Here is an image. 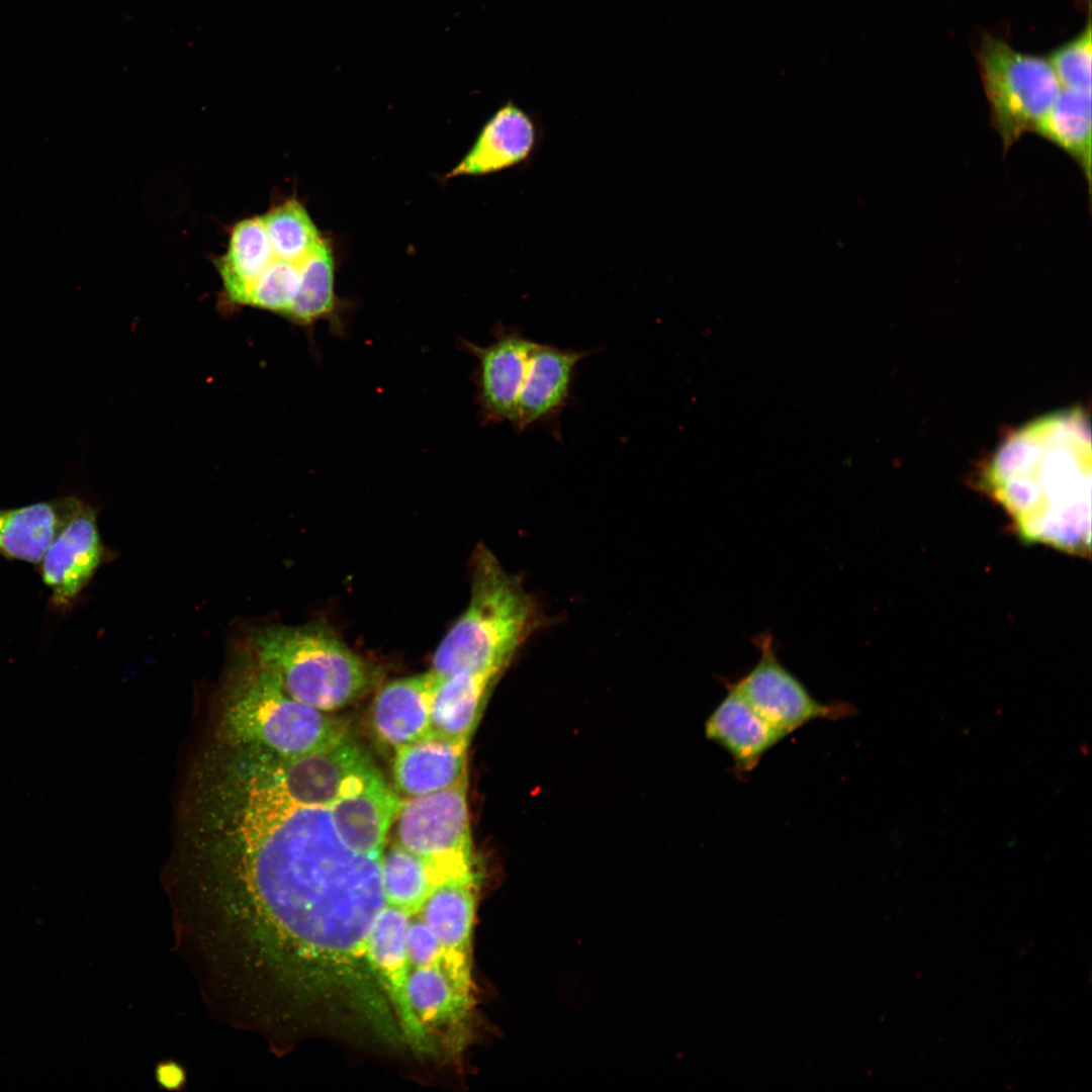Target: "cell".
I'll return each mask as SVG.
<instances>
[{
  "mask_svg": "<svg viewBox=\"0 0 1092 1092\" xmlns=\"http://www.w3.org/2000/svg\"><path fill=\"white\" fill-rule=\"evenodd\" d=\"M467 784L400 800L392 842L426 858H472Z\"/></svg>",
  "mask_w": 1092,
  "mask_h": 1092,
  "instance_id": "9c48e42d",
  "label": "cell"
},
{
  "mask_svg": "<svg viewBox=\"0 0 1092 1092\" xmlns=\"http://www.w3.org/2000/svg\"><path fill=\"white\" fill-rule=\"evenodd\" d=\"M1091 430L1080 407L1032 420L1007 436L980 485L1019 538L1073 555L1091 549Z\"/></svg>",
  "mask_w": 1092,
  "mask_h": 1092,
  "instance_id": "7a4b0ae2",
  "label": "cell"
},
{
  "mask_svg": "<svg viewBox=\"0 0 1092 1092\" xmlns=\"http://www.w3.org/2000/svg\"><path fill=\"white\" fill-rule=\"evenodd\" d=\"M229 712L239 736L279 759L320 749L348 732L343 720L288 696L245 644Z\"/></svg>",
  "mask_w": 1092,
  "mask_h": 1092,
  "instance_id": "5b68a950",
  "label": "cell"
},
{
  "mask_svg": "<svg viewBox=\"0 0 1092 1092\" xmlns=\"http://www.w3.org/2000/svg\"><path fill=\"white\" fill-rule=\"evenodd\" d=\"M493 337L486 346L464 342V347L477 359L474 381L482 421L513 425L534 341L518 328L503 325L495 327Z\"/></svg>",
  "mask_w": 1092,
  "mask_h": 1092,
  "instance_id": "30bf717a",
  "label": "cell"
},
{
  "mask_svg": "<svg viewBox=\"0 0 1092 1092\" xmlns=\"http://www.w3.org/2000/svg\"><path fill=\"white\" fill-rule=\"evenodd\" d=\"M705 734L731 756L737 777L754 769L763 755L788 736L753 711L731 684L707 718Z\"/></svg>",
  "mask_w": 1092,
  "mask_h": 1092,
  "instance_id": "e0dca14e",
  "label": "cell"
},
{
  "mask_svg": "<svg viewBox=\"0 0 1092 1092\" xmlns=\"http://www.w3.org/2000/svg\"><path fill=\"white\" fill-rule=\"evenodd\" d=\"M408 996L429 1036L433 1029L462 1025L473 1006L472 993L457 986L440 966L411 969Z\"/></svg>",
  "mask_w": 1092,
  "mask_h": 1092,
  "instance_id": "d4e9b609",
  "label": "cell"
},
{
  "mask_svg": "<svg viewBox=\"0 0 1092 1092\" xmlns=\"http://www.w3.org/2000/svg\"><path fill=\"white\" fill-rule=\"evenodd\" d=\"M275 258L299 264L322 240L305 207L284 201L261 216Z\"/></svg>",
  "mask_w": 1092,
  "mask_h": 1092,
  "instance_id": "4316f807",
  "label": "cell"
},
{
  "mask_svg": "<svg viewBox=\"0 0 1092 1092\" xmlns=\"http://www.w3.org/2000/svg\"><path fill=\"white\" fill-rule=\"evenodd\" d=\"M495 680L465 672L435 673L429 704L430 734L468 743Z\"/></svg>",
  "mask_w": 1092,
  "mask_h": 1092,
  "instance_id": "44dd1931",
  "label": "cell"
},
{
  "mask_svg": "<svg viewBox=\"0 0 1092 1092\" xmlns=\"http://www.w3.org/2000/svg\"><path fill=\"white\" fill-rule=\"evenodd\" d=\"M103 557L95 511L77 498L40 561L41 576L52 592L53 605L70 607L88 584Z\"/></svg>",
  "mask_w": 1092,
  "mask_h": 1092,
  "instance_id": "4fadbf2b",
  "label": "cell"
},
{
  "mask_svg": "<svg viewBox=\"0 0 1092 1092\" xmlns=\"http://www.w3.org/2000/svg\"><path fill=\"white\" fill-rule=\"evenodd\" d=\"M274 258L261 216L239 221L217 263L226 298L246 305L253 286Z\"/></svg>",
  "mask_w": 1092,
  "mask_h": 1092,
  "instance_id": "cb8c5ba5",
  "label": "cell"
},
{
  "mask_svg": "<svg viewBox=\"0 0 1092 1092\" xmlns=\"http://www.w3.org/2000/svg\"><path fill=\"white\" fill-rule=\"evenodd\" d=\"M242 871L252 929L278 974L298 988L381 989L366 956L386 906L380 858L339 836L326 807L272 800L240 827ZM377 1003V1002H376Z\"/></svg>",
  "mask_w": 1092,
  "mask_h": 1092,
  "instance_id": "6da1fadb",
  "label": "cell"
},
{
  "mask_svg": "<svg viewBox=\"0 0 1092 1092\" xmlns=\"http://www.w3.org/2000/svg\"><path fill=\"white\" fill-rule=\"evenodd\" d=\"M279 760L266 775L285 797L303 806L329 808L380 772L348 732L325 747Z\"/></svg>",
  "mask_w": 1092,
  "mask_h": 1092,
  "instance_id": "52a82bcc",
  "label": "cell"
},
{
  "mask_svg": "<svg viewBox=\"0 0 1092 1092\" xmlns=\"http://www.w3.org/2000/svg\"><path fill=\"white\" fill-rule=\"evenodd\" d=\"M299 281V264L274 258L253 286L246 305L287 316Z\"/></svg>",
  "mask_w": 1092,
  "mask_h": 1092,
  "instance_id": "83f0119b",
  "label": "cell"
},
{
  "mask_svg": "<svg viewBox=\"0 0 1092 1092\" xmlns=\"http://www.w3.org/2000/svg\"><path fill=\"white\" fill-rule=\"evenodd\" d=\"M399 803L378 772L328 809L339 836L349 847L380 858Z\"/></svg>",
  "mask_w": 1092,
  "mask_h": 1092,
  "instance_id": "2e32d148",
  "label": "cell"
},
{
  "mask_svg": "<svg viewBox=\"0 0 1092 1092\" xmlns=\"http://www.w3.org/2000/svg\"><path fill=\"white\" fill-rule=\"evenodd\" d=\"M410 915L386 905L370 932L367 961L390 1004L406 1042L422 1054L434 1052V1043L416 1016L408 996L411 966L405 935Z\"/></svg>",
  "mask_w": 1092,
  "mask_h": 1092,
  "instance_id": "8fae6325",
  "label": "cell"
},
{
  "mask_svg": "<svg viewBox=\"0 0 1092 1092\" xmlns=\"http://www.w3.org/2000/svg\"><path fill=\"white\" fill-rule=\"evenodd\" d=\"M386 905L417 914L440 883L473 873L472 858H426L391 842L380 855Z\"/></svg>",
  "mask_w": 1092,
  "mask_h": 1092,
  "instance_id": "d6986e66",
  "label": "cell"
},
{
  "mask_svg": "<svg viewBox=\"0 0 1092 1092\" xmlns=\"http://www.w3.org/2000/svg\"><path fill=\"white\" fill-rule=\"evenodd\" d=\"M77 498L66 496L0 510V553L8 558L40 563Z\"/></svg>",
  "mask_w": 1092,
  "mask_h": 1092,
  "instance_id": "7402d4cb",
  "label": "cell"
},
{
  "mask_svg": "<svg viewBox=\"0 0 1092 1092\" xmlns=\"http://www.w3.org/2000/svg\"><path fill=\"white\" fill-rule=\"evenodd\" d=\"M475 893L474 873L454 877L438 884L418 912L441 945L440 967L457 986L470 993Z\"/></svg>",
  "mask_w": 1092,
  "mask_h": 1092,
  "instance_id": "7c38bea8",
  "label": "cell"
},
{
  "mask_svg": "<svg viewBox=\"0 0 1092 1092\" xmlns=\"http://www.w3.org/2000/svg\"><path fill=\"white\" fill-rule=\"evenodd\" d=\"M467 746L429 733L397 747L392 767L397 792L405 798L418 797L467 779Z\"/></svg>",
  "mask_w": 1092,
  "mask_h": 1092,
  "instance_id": "ac0fdd59",
  "label": "cell"
},
{
  "mask_svg": "<svg viewBox=\"0 0 1092 1092\" xmlns=\"http://www.w3.org/2000/svg\"><path fill=\"white\" fill-rule=\"evenodd\" d=\"M299 287L286 317L303 326L320 321L334 323L338 318V299L335 293L334 258L329 243L322 239L299 263Z\"/></svg>",
  "mask_w": 1092,
  "mask_h": 1092,
  "instance_id": "484cf974",
  "label": "cell"
},
{
  "mask_svg": "<svg viewBox=\"0 0 1092 1092\" xmlns=\"http://www.w3.org/2000/svg\"><path fill=\"white\" fill-rule=\"evenodd\" d=\"M405 946L411 969L440 966L442 962L441 945L418 913L410 916Z\"/></svg>",
  "mask_w": 1092,
  "mask_h": 1092,
  "instance_id": "f546056e",
  "label": "cell"
},
{
  "mask_svg": "<svg viewBox=\"0 0 1092 1092\" xmlns=\"http://www.w3.org/2000/svg\"><path fill=\"white\" fill-rule=\"evenodd\" d=\"M245 645L288 696L324 712L357 701L379 678L371 662L323 623L259 627Z\"/></svg>",
  "mask_w": 1092,
  "mask_h": 1092,
  "instance_id": "277c9868",
  "label": "cell"
},
{
  "mask_svg": "<svg viewBox=\"0 0 1092 1092\" xmlns=\"http://www.w3.org/2000/svg\"><path fill=\"white\" fill-rule=\"evenodd\" d=\"M589 354L534 341L512 425L518 434L535 425L560 430L557 423L571 397L575 368Z\"/></svg>",
  "mask_w": 1092,
  "mask_h": 1092,
  "instance_id": "5bb4252c",
  "label": "cell"
},
{
  "mask_svg": "<svg viewBox=\"0 0 1092 1092\" xmlns=\"http://www.w3.org/2000/svg\"><path fill=\"white\" fill-rule=\"evenodd\" d=\"M435 673L416 674L383 685L372 703L371 724L376 737L388 746L415 742L430 733V695Z\"/></svg>",
  "mask_w": 1092,
  "mask_h": 1092,
  "instance_id": "ffe728a7",
  "label": "cell"
},
{
  "mask_svg": "<svg viewBox=\"0 0 1092 1092\" xmlns=\"http://www.w3.org/2000/svg\"><path fill=\"white\" fill-rule=\"evenodd\" d=\"M541 136L534 115L508 100L485 121L449 177L482 176L524 165L536 153Z\"/></svg>",
  "mask_w": 1092,
  "mask_h": 1092,
  "instance_id": "9a60e30c",
  "label": "cell"
},
{
  "mask_svg": "<svg viewBox=\"0 0 1092 1092\" xmlns=\"http://www.w3.org/2000/svg\"><path fill=\"white\" fill-rule=\"evenodd\" d=\"M978 59L991 123L1006 153L1033 131L1062 86L1046 59L1020 53L990 35L983 38Z\"/></svg>",
  "mask_w": 1092,
  "mask_h": 1092,
  "instance_id": "8992f818",
  "label": "cell"
},
{
  "mask_svg": "<svg viewBox=\"0 0 1092 1092\" xmlns=\"http://www.w3.org/2000/svg\"><path fill=\"white\" fill-rule=\"evenodd\" d=\"M1091 90L1062 88L1033 132L1068 154L1081 169L1091 193Z\"/></svg>",
  "mask_w": 1092,
  "mask_h": 1092,
  "instance_id": "603a6c76",
  "label": "cell"
},
{
  "mask_svg": "<svg viewBox=\"0 0 1092 1092\" xmlns=\"http://www.w3.org/2000/svg\"><path fill=\"white\" fill-rule=\"evenodd\" d=\"M759 658L739 680L731 684L762 719L789 735L815 720H839L855 713L848 703H822L779 660L772 638L756 639Z\"/></svg>",
  "mask_w": 1092,
  "mask_h": 1092,
  "instance_id": "ba28073f",
  "label": "cell"
},
{
  "mask_svg": "<svg viewBox=\"0 0 1092 1092\" xmlns=\"http://www.w3.org/2000/svg\"><path fill=\"white\" fill-rule=\"evenodd\" d=\"M473 558L469 605L439 644L431 670L497 679L542 617L519 578L489 550L479 547Z\"/></svg>",
  "mask_w": 1092,
  "mask_h": 1092,
  "instance_id": "3957f363",
  "label": "cell"
},
{
  "mask_svg": "<svg viewBox=\"0 0 1092 1092\" xmlns=\"http://www.w3.org/2000/svg\"><path fill=\"white\" fill-rule=\"evenodd\" d=\"M1091 22L1073 39L1055 50L1048 59L1062 88L1091 90Z\"/></svg>",
  "mask_w": 1092,
  "mask_h": 1092,
  "instance_id": "f1b7e54d",
  "label": "cell"
}]
</instances>
